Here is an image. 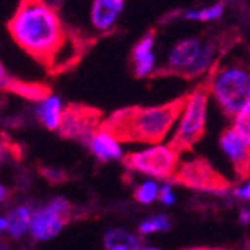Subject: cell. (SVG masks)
Returning <instances> with one entry per match:
<instances>
[{
  "label": "cell",
  "instance_id": "obj_1",
  "mask_svg": "<svg viewBox=\"0 0 250 250\" xmlns=\"http://www.w3.org/2000/svg\"><path fill=\"white\" fill-rule=\"evenodd\" d=\"M11 39L49 75L67 74L83 62L96 39L67 25L58 5L23 0L7 21Z\"/></svg>",
  "mask_w": 250,
  "mask_h": 250
},
{
  "label": "cell",
  "instance_id": "obj_2",
  "mask_svg": "<svg viewBox=\"0 0 250 250\" xmlns=\"http://www.w3.org/2000/svg\"><path fill=\"white\" fill-rule=\"evenodd\" d=\"M189 98L191 93H186L167 104L117 108L102 123L100 131L112 137L116 142L159 144L170 133L171 126L175 125L180 114H184Z\"/></svg>",
  "mask_w": 250,
  "mask_h": 250
},
{
  "label": "cell",
  "instance_id": "obj_3",
  "mask_svg": "<svg viewBox=\"0 0 250 250\" xmlns=\"http://www.w3.org/2000/svg\"><path fill=\"white\" fill-rule=\"evenodd\" d=\"M212 70V95L228 117L236 116L250 104V63L243 58H233L224 63V56L217 58Z\"/></svg>",
  "mask_w": 250,
  "mask_h": 250
},
{
  "label": "cell",
  "instance_id": "obj_4",
  "mask_svg": "<svg viewBox=\"0 0 250 250\" xmlns=\"http://www.w3.org/2000/svg\"><path fill=\"white\" fill-rule=\"evenodd\" d=\"M210 95H212V70L191 91V98L182 114L179 129L170 140V146L179 154L189 152L203 138L205 123H207V105H208Z\"/></svg>",
  "mask_w": 250,
  "mask_h": 250
},
{
  "label": "cell",
  "instance_id": "obj_5",
  "mask_svg": "<svg viewBox=\"0 0 250 250\" xmlns=\"http://www.w3.org/2000/svg\"><path fill=\"white\" fill-rule=\"evenodd\" d=\"M121 161L131 171H138L156 179L173 180L180 167V154L170 144H167V146H154L140 152H129L123 156Z\"/></svg>",
  "mask_w": 250,
  "mask_h": 250
},
{
  "label": "cell",
  "instance_id": "obj_6",
  "mask_svg": "<svg viewBox=\"0 0 250 250\" xmlns=\"http://www.w3.org/2000/svg\"><path fill=\"white\" fill-rule=\"evenodd\" d=\"M171 182L186 186V188L194 189V191L215 192V194H224L231 189L229 180L219 170H215L208 159L201 158V156L180 163L179 170H177Z\"/></svg>",
  "mask_w": 250,
  "mask_h": 250
},
{
  "label": "cell",
  "instance_id": "obj_7",
  "mask_svg": "<svg viewBox=\"0 0 250 250\" xmlns=\"http://www.w3.org/2000/svg\"><path fill=\"white\" fill-rule=\"evenodd\" d=\"M104 112L86 104H68L63 108L58 133L63 138L89 142L102 128Z\"/></svg>",
  "mask_w": 250,
  "mask_h": 250
},
{
  "label": "cell",
  "instance_id": "obj_8",
  "mask_svg": "<svg viewBox=\"0 0 250 250\" xmlns=\"http://www.w3.org/2000/svg\"><path fill=\"white\" fill-rule=\"evenodd\" d=\"M72 205L63 198L51 201L47 207L37 210L32 217L30 233L37 240H49L62 231V228L70 221Z\"/></svg>",
  "mask_w": 250,
  "mask_h": 250
},
{
  "label": "cell",
  "instance_id": "obj_9",
  "mask_svg": "<svg viewBox=\"0 0 250 250\" xmlns=\"http://www.w3.org/2000/svg\"><path fill=\"white\" fill-rule=\"evenodd\" d=\"M203 46L205 44H201L198 39H186V41L179 42L171 49L170 56H168L167 67L152 72V77H161V75H179V77H184V74L200 60Z\"/></svg>",
  "mask_w": 250,
  "mask_h": 250
},
{
  "label": "cell",
  "instance_id": "obj_10",
  "mask_svg": "<svg viewBox=\"0 0 250 250\" xmlns=\"http://www.w3.org/2000/svg\"><path fill=\"white\" fill-rule=\"evenodd\" d=\"M221 147L231 159L238 180L250 179V146L234 128H226L221 133Z\"/></svg>",
  "mask_w": 250,
  "mask_h": 250
},
{
  "label": "cell",
  "instance_id": "obj_11",
  "mask_svg": "<svg viewBox=\"0 0 250 250\" xmlns=\"http://www.w3.org/2000/svg\"><path fill=\"white\" fill-rule=\"evenodd\" d=\"M2 88H4V91H11L13 95L23 96L30 102H47L53 96V89L49 84L7 77L5 68H2Z\"/></svg>",
  "mask_w": 250,
  "mask_h": 250
},
{
  "label": "cell",
  "instance_id": "obj_12",
  "mask_svg": "<svg viewBox=\"0 0 250 250\" xmlns=\"http://www.w3.org/2000/svg\"><path fill=\"white\" fill-rule=\"evenodd\" d=\"M123 7L125 2L121 0H95L91 5L93 26L100 32H108L123 13Z\"/></svg>",
  "mask_w": 250,
  "mask_h": 250
},
{
  "label": "cell",
  "instance_id": "obj_13",
  "mask_svg": "<svg viewBox=\"0 0 250 250\" xmlns=\"http://www.w3.org/2000/svg\"><path fill=\"white\" fill-rule=\"evenodd\" d=\"M154 37H156V32L150 30V32H147L137 42V46L133 47V67L137 77L152 75V68H154V53H152Z\"/></svg>",
  "mask_w": 250,
  "mask_h": 250
},
{
  "label": "cell",
  "instance_id": "obj_14",
  "mask_svg": "<svg viewBox=\"0 0 250 250\" xmlns=\"http://www.w3.org/2000/svg\"><path fill=\"white\" fill-rule=\"evenodd\" d=\"M88 146L93 154L100 159V161L121 158V147L117 146V142L112 137H108V135L102 133V131H98V133L89 140Z\"/></svg>",
  "mask_w": 250,
  "mask_h": 250
},
{
  "label": "cell",
  "instance_id": "obj_15",
  "mask_svg": "<svg viewBox=\"0 0 250 250\" xmlns=\"http://www.w3.org/2000/svg\"><path fill=\"white\" fill-rule=\"evenodd\" d=\"M105 250H140V240L123 229H108L104 238Z\"/></svg>",
  "mask_w": 250,
  "mask_h": 250
},
{
  "label": "cell",
  "instance_id": "obj_16",
  "mask_svg": "<svg viewBox=\"0 0 250 250\" xmlns=\"http://www.w3.org/2000/svg\"><path fill=\"white\" fill-rule=\"evenodd\" d=\"M32 217H34V213L30 212L28 207H18V208H14L13 212L9 213V217H5L7 219L9 234L13 238H20L26 229H30Z\"/></svg>",
  "mask_w": 250,
  "mask_h": 250
},
{
  "label": "cell",
  "instance_id": "obj_17",
  "mask_svg": "<svg viewBox=\"0 0 250 250\" xmlns=\"http://www.w3.org/2000/svg\"><path fill=\"white\" fill-rule=\"evenodd\" d=\"M62 105H60V100L56 96H51L49 100L44 102L41 105V108L37 110V116L46 128L49 129H58L60 128V121H62Z\"/></svg>",
  "mask_w": 250,
  "mask_h": 250
},
{
  "label": "cell",
  "instance_id": "obj_18",
  "mask_svg": "<svg viewBox=\"0 0 250 250\" xmlns=\"http://www.w3.org/2000/svg\"><path fill=\"white\" fill-rule=\"evenodd\" d=\"M170 228V222H168L167 215H154L144 221L138 228V233L140 234H150L156 233V231H167Z\"/></svg>",
  "mask_w": 250,
  "mask_h": 250
},
{
  "label": "cell",
  "instance_id": "obj_19",
  "mask_svg": "<svg viewBox=\"0 0 250 250\" xmlns=\"http://www.w3.org/2000/svg\"><path fill=\"white\" fill-rule=\"evenodd\" d=\"M159 189L156 186V182H144L142 186H138L137 191H135V200L138 203H144V205H149L159 196Z\"/></svg>",
  "mask_w": 250,
  "mask_h": 250
},
{
  "label": "cell",
  "instance_id": "obj_20",
  "mask_svg": "<svg viewBox=\"0 0 250 250\" xmlns=\"http://www.w3.org/2000/svg\"><path fill=\"white\" fill-rule=\"evenodd\" d=\"M224 13V4H215L212 7L201 9V11H191V13L186 14L188 20H198V21H212L221 18Z\"/></svg>",
  "mask_w": 250,
  "mask_h": 250
},
{
  "label": "cell",
  "instance_id": "obj_21",
  "mask_svg": "<svg viewBox=\"0 0 250 250\" xmlns=\"http://www.w3.org/2000/svg\"><path fill=\"white\" fill-rule=\"evenodd\" d=\"M233 128L236 129L238 133H240V137L250 146V104L236 116Z\"/></svg>",
  "mask_w": 250,
  "mask_h": 250
},
{
  "label": "cell",
  "instance_id": "obj_22",
  "mask_svg": "<svg viewBox=\"0 0 250 250\" xmlns=\"http://www.w3.org/2000/svg\"><path fill=\"white\" fill-rule=\"evenodd\" d=\"M159 200H161L165 205H171L173 201H175V198H173V194H171L170 186H165V188L161 189V192H159Z\"/></svg>",
  "mask_w": 250,
  "mask_h": 250
},
{
  "label": "cell",
  "instance_id": "obj_23",
  "mask_svg": "<svg viewBox=\"0 0 250 250\" xmlns=\"http://www.w3.org/2000/svg\"><path fill=\"white\" fill-rule=\"evenodd\" d=\"M234 192H236V196L245 198V200H250V180L245 184V186H243V188L234 189Z\"/></svg>",
  "mask_w": 250,
  "mask_h": 250
},
{
  "label": "cell",
  "instance_id": "obj_24",
  "mask_svg": "<svg viewBox=\"0 0 250 250\" xmlns=\"http://www.w3.org/2000/svg\"><path fill=\"white\" fill-rule=\"evenodd\" d=\"M250 221V212H245V210H243L242 212V222H249Z\"/></svg>",
  "mask_w": 250,
  "mask_h": 250
},
{
  "label": "cell",
  "instance_id": "obj_25",
  "mask_svg": "<svg viewBox=\"0 0 250 250\" xmlns=\"http://www.w3.org/2000/svg\"><path fill=\"white\" fill-rule=\"evenodd\" d=\"M140 250H158V249H154V247H142Z\"/></svg>",
  "mask_w": 250,
  "mask_h": 250
},
{
  "label": "cell",
  "instance_id": "obj_26",
  "mask_svg": "<svg viewBox=\"0 0 250 250\" xmlns=\"http://www.w3.org/2000/svg\"><path fill=\"white\" fill-rule=\"evenodd\" d=\"M191 250H224V249H191Z\"/></svg>",
  "mask_w": 250,
  "mask_h": 250
}]
</instances>
